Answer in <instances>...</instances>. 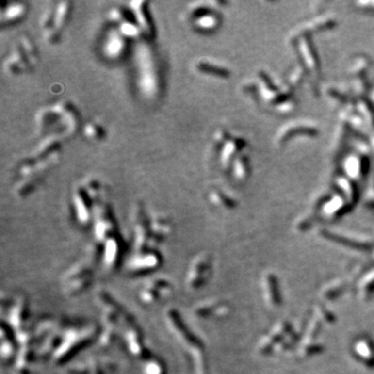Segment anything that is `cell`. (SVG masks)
I'll list each match as a JSON object with an SVG mask.
<instances>
[{
	"label": "cell",
	"mask_w": 374,
	"mask_h": 374,
	"mask_svg": "<svg viewBox=\"0 0 374 374\" xmlns=\"http://www.w3.org/2000/svg\"><path fill=\"white\" fill-rule=\"evenodd\" d=\"M54 121H58V132H61V135H72L76 132L79 124L78 113L70 102L62 101L53 106L42 109L36 114V127L40 132H46Z\"/></svg>",
	"instance_id": "obj_1"
},
{
	"label": "cell",
	"mask_w": 374,
	"mask_h": 374,
	"mask_svg": "<svg viewBox=\"0 0 374 374\" xmlns=\"http://www.w3.org/2000/svg\"><path fill=\"white\" fill-rule=\"evenodd\" d=\"M137 78L139 90L146 97H156L160 92V74L155 54L146 44H141L136 49Z\"/></svg>",
	"instance_id": "obj_2"
},
{
	"label": "cell",
	"mask_w": 374,
	"mask_h": 374,
	"mask_svg": "<svg viewBox=\"0 0 374 374\" xmlns=\"http://www.w3.org/2000/svg\"><path fill=\"white\" fill-rule=\"evenodd\" d=\"M39 61V53L33 42L23 36L15 45L12 53L3 63V69L7 75L17 76L31 71Z\"/></svg>",
	"instance_id": "obj_3"
},
{
	"label": "cell",
	"mask_w": 374,
	"mask_h": 374,
	"mask_svg": "<svg viewBox=\"0 0 374 374\" xmlns=\"http://www.w3.org/2000/svg\"><path fill=\"white\" fill-rule=\"evenodd\" d=\"M72 11L69 1L57 2L54 7H49L41 18V28L44 39L49 44H55L61 39L63 29L68 23Z\"/></svg>",
	"instance_id": "obj_4"
},
{
	"label": "cell",
	"mask_w": 374,
	"mask_h": 374,
	"mask_svg": "<svg viewBox=\"0 0 374 374\" xmlns=\"http://www.w3.org/2000/svg\"><path fill=\"white\" fill-rule=\"evenodd\" d=\"M129 4L136 24L141 28L143 34L148 38H152L155 34V28H154L151 13L148 9V2L134 1Z\"/></svg>",
	"instance_id": "obj_5"
},
{
	"label": "cell",
	"mask_w": 374,
	"mask_h": 374,
	"mask_svg": "<svg viewBox=\"0 0 374 374\" xmlns=\"http://www.w3.org/2000/svg\"><path fill=\"white\" fill-rule=\"evenodd\" d=\"M128 39L120 33L119 29L109 33L104 42L103 51L105 55L111 60H119L127 49Z\"/></svg>",
	"instance_id": "obj_6"
},
{
	"label": "cell",
	"mask_w": 374,
	"mask_h": 374,
	"mask_svg": "<svg viewBox=\"0 0 374 374\" xmlns=\"http://www.w3.org/2000/svg\"><path fill=\"white\" fill-rule=\"evenodd\" d=\"M73 202H74V207L79 221H81L82 223L89 221L91 217L90 211L94 200L90 194L87 193L83 184H80L75 188Z\"/></svg>",
	"instance_id": "obj_7"
},
{
	"label": "cell",
	"mask_w": 374,
	"mask_h": 374,
	"mask_svg": "<svg viewBox=\"0 0 374 374\" xmlns=\"http://www.w3.org/2000/svg\"><path fill=\"white\" fill-rule=\"evenodd\" d=\"M27 12V4L24 2H12L2 9L1 23L13 24L23 18Z\"/></svg>",
	"instance_id": "obj_8"
},
{
	"label": "cell",
	"mask_w": 374,
	"mask_h": 374,
	"mask_svg": "<svg viewBox=\"0 0 374 374\" xmlns=\"http://www.w3.org/2000/svg\"><path fill=\"white\" fill-rule=\"evenodd\" d=\"M84 135L91 141H100L105 136V129L98 122H89L84 126Z\"/></svg>",
	"instance_id": "obj_9"
}]
</instances>
